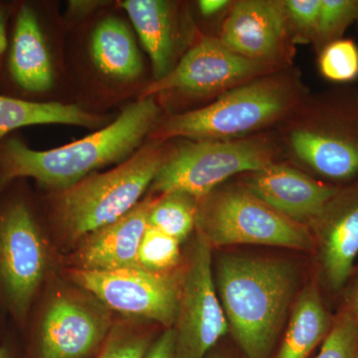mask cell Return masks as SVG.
<instances>
[{
  "label": "cell",
  "instance_id": "1",
  "mask_svg": "<svg viewBox=\"0 0 358 358\" xmlns=\"http://www.w3.org/2000/svg\"><path fill=\"white\" fill-rule=\"evenodd\" d=\"M216 280L228 326L245 358H270L296 293L293 266L277 259L224 255Z\"/></svg>",
  "mask_w": 358,
  "mask_h": 358
},
{
  "label": "cell",
  "instance_id": "2",
  "mask_svg": "<svg viewBox=\"0 0 358 358\" xmlns=\"http://www.w3.org/2000/svg\"><path fill=\"white\" fill-rule=\"evenodd\" d=\"M159 115L154 96H148L124 108L106 128L63 147L34 150L13 138L0 150V173L10 182L31 178L44 187L67 189L96 169L121 162L133 154Z\"/></svg>",
  "mask_w": 358,
  "mask_h": 358
},
{
  "label": "cell",
  "instance_id": "3",
  "mask_svg": "<svg viewBox=\"0 0 358 358\" xmlns=\"http://www.w3.org/2000/svg\"><path fill=\"white\" fill-rule=\"evenodd\" d=\"M301 91L294 75L278 71L225 92L202 109L173 115L162 124L159 138L195 141L246 138L293 112L300 103Z\"/></svg>",
  "mask_w": 358,
  "mask_h": 358
},
{
  "label": "cell",
  "instance_id": "4",
  "mask_svg": "<svg viewBox=\"0 0 358 358\" xmlns=\"http://www.w3.org/2000/svg\"><path fill=\"white\" fill-rule=\"evenodd\" d=\"M169 155L159 143L148 145L112 171L90 174L65 189L59 215L68 235L87 237L129 213Z\"/></svg>",
  "mask_w": 358,
  "mask_h": 358
},
{
  "label": "cell",
  "instance_id": "5",
  "mask_svg": "<svg viewBox=\"0 0 358 358\" xmlns=\"http://www.w3.org/2000/svg\"><path fill=\"white\" fill-rule=\"evenodd\" d=\"M197 200L199 234L212 246L267 245L315 250L310 228L296 222L242 185L219 187Z\"/></svg>",
  "mask_w": 358,
  "mask_h": 358
},
{
  "label": "cell",
  "instance_id": "6",
  "mask_svg": "<svg viewBox=\"0 0 358 358\" xmlns=\"http://www.w3.org/2000/svg\"><path fill=\"white\" fill-rule=\"evenodd\" d=\"M278 155L275 141L265 134L236 140L195 141L169 155L152 187L162 194L182 192L201 199L232 176L274 164Z\"/></svg>",
  "mask_w": 358,
  "mask_h": 358
},
{
  "label": "cell",
  "instance_id": "7",
  "mask_svg": "<svg viewBox=\"0 0 358 358\" xmlns=\"http://www.w3.org/2000/svg\"><path fill=\"white\" fill-rule=\"evenodd\" d=\"M47 250L36 218L25 200L0 208V307L25 324L43 282Z\"/></svg>",
  "mask_w": 358,
  "mask_h": 358
},
{
  "label": "cell",
  "instance_id": "8",
  "mask_svg": "<svg viewBox=\"0 0 358 358\" xmlns=\"http://www.w3.org/2000/svg\"><path fill=\"white\" fill-rule=\"evenodd\" d=\"M291 129L292 155L315 173L338 183L358 176V100L319 103Z\"/></svg>",
  "mask_w": 358,
  "mask_h": 358
},
{
  "label": "cell",
  "instance_id": "9",
  "mask_svg": "<svg viewBox=\"0 0 358 358\" xmlns=\"http://www.w3.org/2000/svg\"><path fill=\"white\" fill-rule=\"evenodd\" d=\"M212 247L196 238L181 282L174 322L178 358H206L229 331L212 272Z\"/></svg>",
  "mask_w": 358,
  "mask_h": 358
},
{
  "label": "cell",
  "instance_id": "10",
  "mask_svg": "<svg viewBox=\"0 0 358 358\" xmlns=\"http://www.w3.org/2000/svg\"><path fill=\"white\" fill-rule=\"evenodd\" d=\"M72 278L112 310L155 320L169 329L176 322L181 284L173 275L157 274L143 268L114 271L78 268L72 273Z\"/></svg>",
  "mask_w": 358,
  "mask_h": 358
},
{
  "label": "cell",
  "instance_id": "11",
  "mask_svg": "<svg viewBox=\"0 0 358 358\" xmlns=\"http://www.w3.org/2000/svg\"><path fill=\"white\" fill-rule=\"evenodd\" d=\"M278 71L281 68L238 55L224 46L218 37H204L166 76L148 86L143 98L173 91L195 96L222 95Z\"/></svg>",
  "mask_w": 358,
  "mask_h": 358
},
{
  "label": "cell",
  "instance_id": "12",
  "mask_svg": "<svg viewBox=\"0 0 358 358\" xmlns=\"http://www.w3.org/2000/svg\"><path fill=\"white\" fill-rule=\"evenodd\" d=\"M308 227L324 286L331 293H341L352 277L358 255V176L338 186Z\"/></svg>",
  "mask_w": 358,
  "mask_h": 358
},
{
  "label": "cell",
  "instance_id": "13",
  "mask_svg": "<svg viewBox=\"0 0 358 358\" xmlns=\"http://www.w3.org/2000/svg\"><path fill=\"white\" fill-rule=\"evenodd\" d=\"M218 38L242 57L280 68L286 64L293 41L282 1L274 0L236 2Z\"/></svg>",
  "mask_w": 358,
  "mask_h": 358
},
{
  "label": "cell",
  "instance_id": "14",
  "mask_svg": "<svg viewBox=\"0 0 358 358\" xmlns=\"http://www.w3.org/2000/svg\"><path fill=\"white\" fill-rule=\"evenodd\" d=\"M241 183L275 211L306 226L319 215L339 186L315 180L278 162L246 173Z\"/></svg>",
  "mask_w": 358,
  "mask_h": 358
},
{
  "label": "cell",
  "instance_id": "15",
  "mask_svg": "<svg viewBox=\"0 0 358 358\" xmlns=\"http://www.w3.org/2000/svg\"><path fill=\"white\" fill-rule=\"evenodd\" d=\"M106 329L96 313L60 296L49 303L40 320L35 358H84L102 341Z\"/></svg>",
  "mask_w": 358,
  "mask_h": 358
},
{
  "label": "cell",
  "instance_id": "16",
  "mask_svg": "<svg viewBox=\"0 0 358 358\" xmlns=\"http://www.w3.org/2000/svg\"><path fill=\"white\" fill-rule=\"evenodd\" d=\"M154 201L148 199L140 202L126 215L88 235L78 251L80 270L141 268L138 247L148 226V214Z\"/></svg>",
  "mask_w": 358,
  "mask_h": 358
},
{
  "label": "cell",
  "instance_id": "17",
  "mask_svg": "<svg viewBox=\"0 0 358 358\" xmlns=\"http://www.w3.org/2000/svg\"><path fill=\"white\" fill-rule=\"evenodd\" d=\"M9 70L21 89L43 93L53 85L50 54L36 14L31 7L21 6L9 53Z\"/></svg>",
  "mask_w": 358,
  "mask_h": 358
},
{
  "label": "cell",
  "instance_id": "18",
  "mask_svg": "<svg viewBox=\"0 0 358 358\" xmlns=\"http://www.w3.org/2000/svg\"><path fill=\"white\" fill-rule=\"evenodd\" d=\"M127 11L150 61L155 81L173 69L174 22L173 6L162 0H126Z\"/></svg>",
  "mask_w": 358,
  "mask_h": 358
},
{
  "label": "cell",
  "instance_id": "19",
  "mask_svg": "<svg viewBox=\"0 0 358 358\" xmlns=\"http://www.w3.org/2000/svg\"><path fill=\"white\" fill-rule=\"evenodd\" d=\"M333 322L319 287L310 285L296 298L275 358H308L324 343Z\"/></svg>",
  "mask_w": 358,
  "mask_h": 358
},
{
  "label": "cell",
  "instance_id": "20",
  "mask_svg": "<svg viewBox=\"0 0 358 358\" xmlns=\"http://www.w3.org/2000/svg\"><path fill=\"white\" fill-rule=\"evenodd\" d=\"M91 53L101 72L115 79H134L143 69L133 35L117 18H106L99 23L92 36Z\"/></svg>",
  "mask_w": 358,
  "mask_h": 358
},
{
  "label": "cell",
  "instance_id": "21",
  "mask_svg": "<svg viewBox=\"0 0 358 358\" xmlns=\"http://www.w3.org/2000/svg\"><path fill=\"white\" fill-rule=\"evenodd\" d=\"M101 117L76 105L36 103L0 95V140L14 129L37 124H74L95 128Z\"/></svg>",
  "mask_w": 358,
  "mask_h": 358
},
{
  "label": "cell",
  "instance_id": "22",
  "mask_svg": "<svg viewBox=\"0 0 358 358\" xmlns=\"http://www.w3.org/2000/svg\"><path fill=\"white\" fill-rule=\"evenodd\" d=\"M197 199L182 192L162 194L155 200L148 225L183 241L196 227Z\"/></svg>",
  "mask_w": 358,
  "mask_h": 358
},
{
  "label": "cell",
  "instance_id": "23",
  "mask_svg": "<svg viewBox=\"0 0 358 358\" xmlns=\"http://www.w3.org/2000/svg\"><path fill=\"white\" fill-rule=\"evenodd\" d=\"M179 245L176 238L148 225L138 247V265L148 272L166 273L180 260Z\"/></svg>",
  "mask_w": 358,
  "mask_h": 358
},
{
  "label": "cell",
  "instance_id": "24",
  "mask_svg": "<svg viewBox=\"0 0 358 358\" xmlns=\"http://www.w3.org/2000/svg\"><path fill=\"white\" fill-rule=\"evenodd\" d=\"M358 20V0H322L319 27L313 43L320 51L341 38L346 28Z\"/></svg>",
  "mask_w": 358,
  "mask_h": 358
},
{
  "label": "cell",
  "instance_id": "25",
  "mask_svg": "<svg viewBox=\"0 0 358 358\" xmlns=\"http://www.w3.org/2000/svg\"><path fill=\"white\" fill-rule=\"evenodd\" d=\"M315 358H358V322L350 310L341 307L333 327Z\"/></svg>",
  "mask_w": 358,
  "mask_h": 358
},
{
  "label": "cell",
  "instance_id": "26",
  "mask_svg": "<svg viewBox=\"0 0 358 358\" xmlns=\"http://www.w3.org/2000/svg\"><path fill=\"white\" fill-rule=\"evenodd\" d=\"M320 70L334 82H350L358 76V48L352 40L339 39L327 45L320 56Z\"/></svg>",
  "mask_w": 358,
  "mask_h": 358
},
{
  "label": "cell",
  "instance_id": "27",
  "mask_svg": "<svg viewBox=\"0 0 358 358\" xmlns=\"http://www.w3.org/2000/svg\"><path fill=\"white\" fill-rule=\"evenodd\" d=\"M282 6L293 41L313 43L319 27L322 0H284Z\"/></svg>",
  "mask_w": 358,
  "mask_h": 358
},
{
  "label": "cell",
  "instance_id": "28",
  "mask_svg": "<svg viewBox=\"0 0 358 358\" xmlns=\"http://www.w3.org/2000/svg\"><path fill=\"white\" fill-rule=\"evenodd\" d=\"M150 345L148 339L138 336L110 341L98 358H143Z\"/></svg>",
  "mask_w": 358,
  "mask_h": 358
},
{
  "label": "cell",
  "instance_id": "29",
  "mask_svg": "<svg viewBox=\"0 0 358 358\" xmlns=\"http://www.w3.org/2000/svg\"><path fill=\"white\" fill-rule=\"evenodd\" d=\"M143 358H178L176 352V336L173 327L167 329L154 345L150 346Z\"/></svg>",
  "mask_w": 358,
  "mask_h": 358
},
{
  "label": "cell",
  "instance_id": "30",
  "mask_svg": "<svg viewBox=\"0 0 358 358\" xmlns=\"http://www.w3.org/2000/svg\"><path fill=\"white\" fill-rule=\"evenodd\" d=\"M229 6L230 1L227 0H201L199 2L200 13L207 17L215 15Z\"/></svg>",
  "mask_w": 358,
  "mask_h": 358
},
{
  "label": "cell",
  "instance_id": "31",
  "mask_svg": "<svg viewBox=\"0 0 358 358\" xmlns=\"http://www.w3.org/2000/svg\"><path fill=\"white\" fill-rule=\"evenodd\" d=\"M343 307L348 308L358 322V275L345 294V301Z\"/></svg>",
  "mask_w": 358,
  "mask_h": 358
},
{
  "label": "cell",
  "instance_id": "32",
  "mask_svg": "<svg viewBox=\"0 0 358 358\" xmlns=\"http://www.w3.org/2000/svg\"><path fill=\"white\" fill-rule=\"evenodd\" d=\"M96 6H98V2L96 1H72L70 3L71 13L77 14L88 13Z\"/></svg>",
  "mask_w": 358,
  "mask_h": 358
},
{
  "label": "cell",
  "instance_id": "33",
  "mask_svg": "<svg viewBox=\"0 0 358 358\" xmlns=\"http://www.w3.org/2000/svg\"><path fill=\"white\" fill-rule=\"evenodd\" d=\"M7 47V36L6 27V18L2 9L0 8V64H1L2 58L6 53Z\"/></svg>",
  "mask_w": 358,
  "mask_h": 358
},
{
  "label": "cell",
  "instance_id": "34",
  "mask_svg": "<svg viewBox=\"0 0 358 358\" xmlns=\"http://www.w3.org/2000/svg\"><path fill=\"white\" fill-rule=\"evenodd\" d=\"M0 358H15L13 348L6 343H0Z\"/></svg>",
  "mask_w": 358,
  "mask_h": 358
},
{
  "label": "cell",
  "instance_id": "35",
  "mask_svg": "<svg viewBox=\"0 0 358 358\" xmlns=\"http://www.w3.org/2000/svg\"><path fill=\"white\" fill-rule=\"evenodd\" d=\"M9 183H10V181L7 180V179L4 178L3 174L0 173V195H1V193L6 190V188L8 186Z\"/></svg>",
  "mask_w": 358,
  "mask_h": 358
},
{
  "label": "cell",
  "instance_id": "36",
  "mask_svg": "<svg viewBox=\"0 0 358 358\" xmlns=\"http://www.w3.org/2000/svg\"><path fill=\"white\" fill-rule=\"evenodd\" d=\"M206 358H231V357L223 352H210Z\"/></svg>",
  "mask_w": 358,
  "mask_h": 358
}]
</instances>
